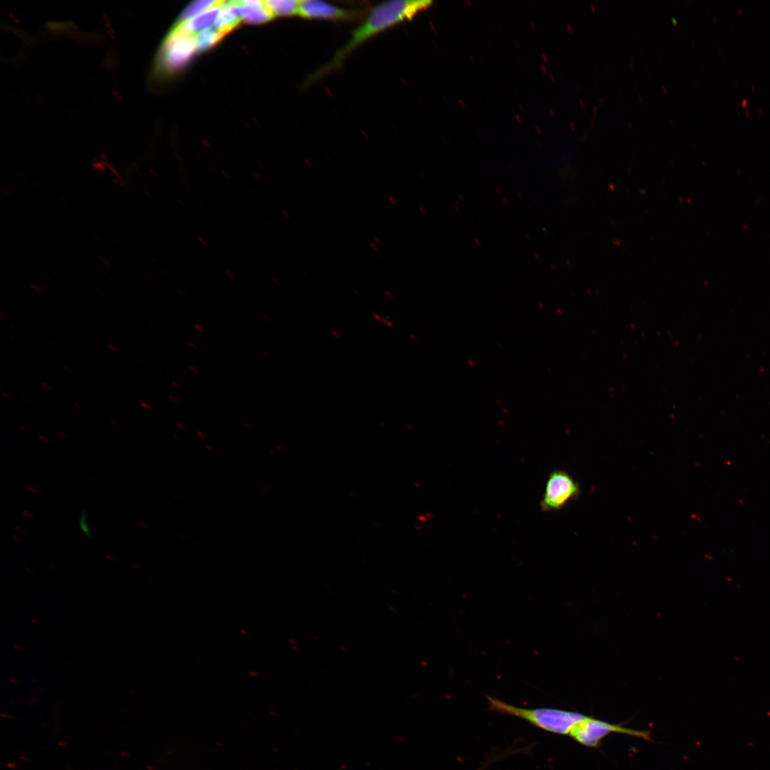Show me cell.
<instances>
[{"label": "cell", "mask_w": 770, "mask_h": 770, "mask_svg": "<svg viewBox=\"0 0 770 770\" xmlns=\"http://www.w3.org/2000/svg\"><path fill=\"white\" fill-rule=\"evenodd\" d=\"M73 405L78 409H81V404H78L77 402H73Z\"/></svg>", "instance_id": "cell-19"}, {"label": "cell", "mask_w": 770, "mask_h": 770, "mask_svg": "<svg viewBox=\"0 0 770 770\" xmlns=\"http://www.w3.org/2000/svg\"><path fill=\"white\" fill-rule=\"evenodd\" d=\"M225 35L214 28H208L195 37L197 51H204L217 43Z\"/></svg>", "instance_id": "cell-12"}, {"label": "cell", "mask_w": 770, "mask_h": 770, "mask_svg": "<svg viewBox=\"0 0 770 770\" xmlns=\"http://www.w3.org/2000/svg\"><path fill=\"white\" fill-rule=\"evenodd\" d=\"M195 51L194 37L170 31L159 52L155 69L158 73L177 71L188 62Z\"/></svg>", "instance_id": "cell-5"}, {"label": "cell", "mask_w": 770, "mask_h": 770, "mask_svg": "<svg viewBox=\"0 0 770 770\" xmlns=\"http://www.w3.org/2000/svg\"><path fill=\"white\" fill-rule=\"evenodd\" d=\"M241 21L237 1H223L213 28L226 35L237 27Z\"/></svg>", "instance_id": "cell-9"}, {"label": "cell", "mask_w": 770, "mask_h": 770, "mask_svg": "<svg viewBox=\"0 0 770 770\" xmlns=\"http://www.w3.org/2000/svg\"><path fill=\"white\" fill-rule=\"evenodd\" d=\"M486 766H483V767H481V768H480V769H478L477 770H484V769H486Z\"/></svg>", "instance_id": "cell-21"}, {"label": "cell", "mask_w": 770, "mask_h": 770, "mask_svg": "<svg viewBox=\"0 0 770 770\" xmlns=\"http://www.w3.org/2000/svg\"><path fill=\"white\" fill-rule=\"evenodd\" d=\"M107 346H108V348H109V349H111V351H114V352H117V351H118V347H117V346H116L115 345L113 344L108 343V344H107Z\"/></svg>", "instance_id": "cell-14"}, {"label": "cell", "mask_w": 770, "mask_h": 770, "mask_svg": "<svg viewBox=\"0 0 770 770\" xmlns=\"http://www.w3.org/2000/svg\"><path fill=\"white\" fill-rule=\"evenodd\" d=\"M169 399H170V400H171L172 401H174V402H178V398L176 399V398H175V397H174V396H169Z\"/></svg>", "instance_id": "cell-18"}, {"label": "cell", "mask_w": 770, "mask_h": 770, "mask_svg": "<svg viewBox=\"0 0 770 770\" xmlns=\"http://www.w3.org/2000/svg\"><path fill=\"white\" fill-rule=\"evenodd\" d=\"M274 17L290 16L297 14L300 1L295 0H268L264 1Z\"/></svg>", "instance_id": "cell-10"}, {"label": "cell", "mask_w": 770, "mask_h": 770, "mask_svg": "<svg viewBox=\"0 0 770 770\" xmlns=\"http://www.w3.org/2000/svg\"><path fill=\"white\" fill-rule=\"evenodd\" d=\"M611 733L628 734L645 740L651 739L649 731L633 729L588 716L575 725L569 736L583 746L597 748L602 740Z\"/></svg>", "instance_id": "cell-4"}, {"label": "cell", "mask_w": 770, "mask_h": 770, "mask_svg": "<svg viewBox=\"0 0 770 770\" xmlns=\"http://www.w3.org/2000/svg\"><path fill=\"white\" fill-rule=\"evenodd\" d=\"M580 484L563 469H554L548 477L542 500L543 512L558 511L580 496Z\"/></svg>", "instance_id": "cell-3"}, {"label": "cell", "mask_w": 770, "mask_h": 770, "mask_svg": "<svg viewBox=\"0 0 770 770\" xmlns=\"http://www.w3.org/2000/svg\"><path fill=\"white\" fill-rule=\"evenodd\" d=\"M2 394L5 398H6L9 400H12V399H13V397L11 396H10L9 394H8L7 393L3 392Z\"/></svg>", "instance_id": "cell-17"}, {"label": "cell", "mask_w": 770, "mask_h": 770, "mask_svg": "<svg viewBox=\"0 0 770 770\" xmlns=\"http://www.w3.org/2000/svg\"><path fill=\"white\" fill-rule=\"evenodd\" d=\"M195 327H197V324L195 325ZM197 329L198 330H200V332L203 331L201 327H198Z\"/></svg>", "instance_id": "cell-20"}, {"label": "cell", "mask_w": 770, "mask_h": 770, "mask_svg": "<svg viewBox=\"0 0 770 770\" xmlns=\"http://www.w3.org/2000/svg\"><path fill=\"white\" fill-rule=\"evenodd\" d=\"M486 699L491 711L522 719L538 728L556 734L570 735L575 725L585 717L578 712L558 709L518 707L491 696Z\"/></svg>", "instance_id": "cell-2"}, {"label": "cell", "mask_w": 770, "mask_h": 770, "mask_svg": "<svg viewBox=\"0 0 770 770\" xmlns=\"http://www.w3.org/2000/svg\"><path fill=\"white\" fill-rule=\"evenodd\" d=\"M298 15L307 19L356 21L364 16V10L340 7L321 0L300 1Z\"/></svg>", "instance_id": "cell-6"}, {"label": "cell", "mask_w": 770, "mask_h": 770, "mask_svg": "<svg viewBox=\"0 0 770 770\" xmlns=\"http://www.w3.org/2000/svg\"><path fill=\"white\" fill-rule=\"evenodd\" d=\"M80 525H81V527L82 530L85 532V533L87 535H89L88 529V528L86 526V517H85L84 513H83L81 515V518H80Z\"/></svg>", "instance_id": "cell-13"}, {"label": "cell", "mask_w": 770, "mask_h": 770, "mask_svg": "<svg viewBox=\"0 0 770 770\" xmlns=\"http://www.w3.org/2000/svg\"><path fill=\"white\" fill-rule=\"evenodd\" d=\"M223 1H215V0H200L191 3L183 11L178 19V22L180 23L185 21L189 19H191L204 11H206L216 6H219L222 4Z\"/></svg>", "instance_id": "cell-11"}, {"label": "cell", "mask_w": 770, "mask_h": 770, "mask_svg": "<svg viewBox=\"0 0 770 770\" xmlns=\"http://www.w3.org/2000/svg\"><path fill=\"white\" fill-rule=\"evenodd\" d=\"M140 405L142 407L147 410H150L152 409L151 406L145 402H141Z\"/></svg>", "instance_id": "cell-15"}, {"label": "cell", "mask_w": 770, "mask_h": 770, "mask_svg": "<svg viewBox=\"0 0 770 770\" xmlns=\"http://www.w3.org/2000/svg\"><path fill=\"white\" fill-rule=\"evenodd\" d=\"M237 7L242 20L250 24H260L270 21L274 16L265 6L264 1H237Z\"/></svg>", "instance_id": "cell-8"}, {"label": "cell", "mask_w": 770, "mask_h": 770, "mask_svg": "<svg viewBox=\"0 0 770 770\" xmlns=\"http://www.w3.org/2000/svg\"><path fill=\"white\" fill-rule=\"evenodd\" d=\"M42 386L47 390H51L52 389V386L45 381L42 382Z\"/></svg>", "instance_id": "cell-16"}, {"label": "cell", "mask_w": 770, "mask_h": 770, "mask_svg": "<svg viewBox=\"0 0 770 770\" xmlns=\"http://www.w3.org/2000/svg\"><path fill=\"white\" fill-rule=\"evenodd\" d=\"M431 4V1L424 0H391L378 4L366 14L364 21L352 31L347 43L337 51L331 61L314 73L312 80L315 81L338 69L346 58L368 39L411 20Z\"/></svg>", "instance_id": "cell-1"}, {"label": "cell", "mask_w": 770, "mask_h": 770, "mask_svg": "<svg viewBox=\"0 0 770 770\" xmlns=\"http://www.w3.org/2000/svg\"><path fill=\"white\" fill-rule=\"evenodd\" d=\"M221 5L204 11L185 21L176 24L171 31L194 37V35L200 34L215 23L220 11Z\"/></svg>", "instance_id": "cell-7"}]
</instances>
